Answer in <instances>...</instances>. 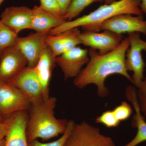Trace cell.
<instances>
[{"label": "cell", "mask_w": 146, "mask_h": 146, "mask_svg": "<svg viewBox=\"0 0 146 146\" xmlns=\"http://www.w3.org/2000/svg\"><path fill=\"white\" fill-rule=\"evenodd\" d=\"M140 7L142 12L146 15V0H141Z\"/></svg>", "instance_id": "28"}, {"label": "cell", "mask_w": 146, "mask_h": 146, "mask_svg": "<svg viewBox=\"0 0 146 146\" xmlns=\"http://www.w3.org/2000/svg\"><path fill=\"white\" fill-rule=\"evenodd\" d=\"M75 124L73 120L68 121L67 128L62 136L56 141L48 143H43L36 139L29 143V146H64L66 140L70 133L71 131Z\"/></svg>", "instance_id": "21"}, {"label": "cell", "mask_w": 146, "mask_h": 146, "mask_svg": "<svg viewBox=\"0 0 146 146\" xmlns=\"http://www.w3.org/2000/svg\"><path fill=\"white\" fill-rule=\"evenodd\" d=\"M3 117L0 114V122H2L4 121H5Z\"/></svg>", "instance_id": "31"}, {"label": "cell", "mask_w": 146, "mask_h": 146, "mask_svg": "<svg viewBox=\"0 0 146 146\" xmlns=\"http://www.w3.org/2000/svg\"><path fill=\"white\" fill-rule=\"evenodd\" d=\"M27 65L26 58L16 46L5 50L0 56V81L8 82Z\"/></svg>", "instance_id": "12"}, {"label": "cell", "mask_w": 146, "mask_h": 146, "mask_svg": "<svg viewBox=\"0 0 146 146\" xmlns=\"http://www.w3.org/2000/svg\"><path fill=\"white\" fill-rule=\"evenodd\" d=\"M112 111L117 119L120 122L127 119L132 113L131 106L125 102H122Z\"/></svg>", "instance_id": "23"}, {"label": "cell", "mask_w": 146, "mask_h": 146, "mask_svg": "<svg viewBox=\"0 0 146 146\" xmlns=\"http://www.w3.org/2000/svg\"><path fill=\"white\" fill-rule=\"evenodd\" d=\"M4 1V0H0V6H1L2 3Z\"/></svg>", "instance_id": "32"}, {"label": "cell", "mask_w": 146, "mask_h": 146, "mask_svg": "<svg viewBox=\"0 0 146 146\" xmlns=\"http://www.w3.org/2000/svg\"><path fill=\"white\" fill-rule=\"evenodd\" d=\"M89 59V51L77 46L56 57V62L63 71L66 80L78 75Z\"/></svg>", "instance_id": "11"}, {"label": "cell", "mask_w": 146, "mask_h": 146, "mask_svg": "<svg viewBox=\"0 0 146 146\" xmlns=\"http://www.w3.org/2000/svg\"><path fill=\"white\" fill-rule=\"evenodd\" d=\"M7 83L19 89L31 104H36L45 100L42 85L34 68L27 66Z\"/></svg>", "instance_id": "6"}, {"label": "cell", "mask_w": 146, "mask_h": 146, "mask_svg": "<svg viewBox=\"0 0 146 146\" xmlns=\"http://www.w3.org/2000/svg\"><path fill=\"white\" fill-rule=\"evenodd\" d=\"M18 37V34L0 21V52L14 46Z\"/></svg>", "instance_id": "20"}, {"label": "cell", "mask_w": 146, "mask_h": 146, "mask_svg": "<svg viewBox=\"0 0 146 146\" xmlns=\"http://www.w3.org/2000/svg\"><path fill=\"white\" fill-rule=\"evenodd\" d=\"M56 57L47 46L34 69L42 85L45 100L49 98V84Z\"/></svg>", "instance_id": "17"}, {"label": "cell", "mask_w": 146, "mask_h": 146, "mask_svg": "<svg viewBox=\"0 0 146 146\" xmlns=\"http://www.w3.org/2000/svg\"><path fill=\"white\" fill-rule=\"evenodd\" d=\"M32 9L26 6L7 7L1 14L0 21L18 35L25 29H31Z\"/></svg>", "instance_id": "14"}, {"label": "cell", "mask_w": 146, "mask_h": 146, "mask_svg": "<svg viewBox=\"0 0 146 146\" xmlns=\"http://www.w3.org/2000/svg\"><path fill=\"white\" fill-rule=\"evenodd\" d=\"M125 95L135 110L131 125L137 128V132L134 138L124 146H136L146 141V122L140 110L136 88L131 85L128 86L126 89Z\"/></svg>", "instance_id": "16"}, {"label": "cell", "mask_w": 146, "mask_h": 146, "mask_svg": "<svg viewBox=\"0 0 146 146\" xmlns=\"http://www.w3.org/2000/svg\"><path fill=\"white\" fill-rule=\"evenodd\" d=\"M141 0H119L100 6L91 13L66 21L59 26L50 31L48 34L55 35L70 29L82 28L84 31L100 32L103 23L114 16L129 14L140 16L143 13L140 8Z\"/></svg>", "instance_id": "2"}, {"label": "cell", "mask_w": 146, "mask_h": 146, "mask_svg": "<svg viewBox=\"0 0 146 146\" xmlns=\"http://www.w3.org/2000/svg\"><path fill=\"white\" fill-rule=\"evenodd\" d=\"M104 2V0H72L65 15L63 17L65 21H71L78 16L82 11L95 3Z\"/></svg>", "instance_id": "19"}, {"label": "cell", "mask_w": 146, "mask_h": 146, "mask_svg": "<svg viewBox=\"0 0 146 146\" xmlns=\"http://www.w3.org/2000/svg\"><path fill=\"white\" fill-rule=\"evenodd\" d=\"M30 105L27 97L19 89L7 82L0 81V114L3 117L28 110Z\"/></svg>", "instance_id": "7"}, {"label": "cell", "mask_w": 146, "mask_h": 146, "mask_svg": "<svg viewBox=\"0 0 146 146\" xmlns=\"http://www.w3.org/2000/svg\"><path fill=\"white\" fill-rule=\"evenodd\" d=\"M56 103L55 97H50L39 103L31 104L27 128L29 143L38 138L47 141L64 133L68 121L55 117Z\"/></svg>", "instance_id": "3"}, {"label": "cell", "mask_w": 146, "mask_h": 146, "mask_svg": "<svg viewBox=\"0 0 146 146\" xmlns=\"http://www.w3.org/2000/svg\"><path fill=\"white\" fill-rule=\"evenodd\" d=\"M78 28L70 29L55 35H48L47 45L55 57L70 50L81 44Z\"/></svg>", "instance_id": "15"}, {"label": "cell", "mask_w": 146, "mask_h": 146, "mask_svg": "<svg viewBox=\"0 0 146 146\" xmlns=\"http://www.w3.org/2000/svg\"><path fill=\"white\" fill-rule=\"evenodd\" d=\"M31 29L35 32L47 33L65 21L63 17L56 16L42 9L40 6L32 9Z\"/></svg>", "instance_id": "18"}, {"label": "cell", "mask_w": 146, "mask_h": 146, "mask_svg": "<svg viewBox=\"0 0 146 146\" xmlns=\"http://www.w3.org/2000/svg\"><path fill=\"white\" fill-rule=\"evenodd\" d=\"M116 0H104V2L105 4H108L115 1Z\"/></svg>", "instance_id": "29"}, {"label": "cell", "mask_w": 146, "mask_h": 146, "mask_svg": "<svg viewBox=\"0 0 146 146\" xmlns=\"http://www.w3.org/2000/svg\"><path fill=\"white\" fill-rule=\"evenodd\" d=\"M47 33L35 32L24 37H18L14 46L28 61L27 67L34 68L47 46Z\"/></svg>", "instance_id": "9"}, {"label": "cell", "mask_w": 146, "mask_h": 146, "mask_svg": "<svg viewBox=\"0 0 146 146\" xmlns=\"http://www.w3.org/2000/svg\"><path fill=\"white\" fill-rule=\"evenodd\" d=\"M9 123L7 119L0 122V140L5 138L8 133Z\"/></svg>", "instance_id": "27"}, {"label": "cell", "mask_w": 146, "mask_h": 146, "mask_svg": "<svg viewBox=\"0 0 146 146\" xmlns=\"http://www.w3.org/2000/svg\"><path fill=\"white\" fill-rule=\"evenodd\" d=\"M129 46L125 56L127 70L133 72L132 83L138 88L145 78L144 70L145 64L142 52H146V41L141 39L139 33H129Z\"/></svg>", "instance_id": "5"}, {"label": "cell", "mask_w": 146, "mask_h": 146, "mask_svg": "<svg viewBox=\"0 0 146 146\" xmlns=\"http://www.w3.org/2000/svg\"><path fill=\"white\" fill-rule=\"evenodd\" d=\"M28 110L16 112L6 119L9 123L5 146H29L27 136Z\"/></svg>", "instance_id": "13"}, {"label": "cell", "mask_w": 146, "mask_h": 146, "mask_svg": "<svg viewBox=\"0 0 146 146\" xmlns=\"http://www.w3.org/2000/svg\"><path fill=\"white\" fill-rule=\"evenodd\" d=\"M129 46V39L127 37L116 49L106 54H100L96 50L90 48L89 62L75 78L74 86L82 89L89 84H95L97 86L98 96L105 98L109 93L105 82L109 76L120 75L132 83V78L125 65L126 54Z\"/></svg>", "instance_id": "1"}, {"label": "cell", "mask_w": 146, "mask_h": 146, "mask_svg": "<svg viewBox=\"0 0 146 146\" xmlns=\"http://www.w3.org/2000/svg\"><path fill=\"white\" fill-rule=\"evenodd\" d=\"M81 44L104 54L116 49L123 41L122 35L104 30L102 32L84 31L79 35Z\"/></svg>", "instance_id": "8"}, {"label": "cell", "mask_w": 146, "mask_h": 146, "mask_svg": "<svg viewBox=\"0 0 146 146\" xmlns=\"http://www.w3.org/2000/svg\"><path fill=\"white\" fill-rule=\"evenodd\" d=\"M100 29L101 31H109L118 34L141 33L146 35V21L143 15L121 14L105 21Z\"/></svg>", "instance_id": "10"}, {"label": "cell", "mask_w": 146, "mask_h": 146, "mask_svg": "<svg viewBox=\"0 0 146 146\" xmlns=\"http://www.w3.org/2000/svg\"><path fill=\"white\" fill-rule=\"evenodd\" d=\"M5 138L3 139V140H0V146H5Z\"/></svg>", "instance_id": "30"}, {"label": "cell", "mask_w": 146, "mask_h": 146, "mask_svg": "<svg viewBox=\"0 0 146 146\" xmlns=\"http://www.w3.org/2000/svg\"><path fill=\"white\" fill-rule=\"evenodd\" d=\"M59 5L62 17L64 16L66 11L70 5L72 0H56Z\"/></svg>", "instance_id": "26"}, {"label": "cell", "mask_w": 146, "mask_h": 146, "mask_svg": "<svg viewBox=\"0 0 146 146\" xmlns=\"http://www.w3.org/2000/svg\"><path fill=\"white\" fill-rule=\"evenodd\" d=\"M96 123L102 124L108 128H113L117 127L121 122L117 119L112 110H108L97 117Z\"/></svg>", "instance_id": "22"}, {"label": "cell", "mask_w": 146, "mask_h": 146, "mask_svg": "<svg viewBox=\"0 0 146 146\" xmlns=\"http://www.w3.org/2000/svg\"><path fill=\"white\" fill-rule=\"evenodd\" d=\"M137 91L138 104L142 114L146 117V77L144 78Z\"/></svg>", "instance_id": "25"}, {"label": "cell", "mask_w": 146, "mask_h": 146, "mask_svg": "<svg viewBox=\"0 0 146 146\" xmlns=\"http://www.w3.org/2000/svg\"><path fill=\"white\" fill-rule=\"evenodd\" d=\"M40 7L49 13L62 17L59 5L56 0H39Z\"/></svg>", "instance_id": "24"}, {"label": "cell", "mask_w": 146, "mask_h": 146, "mask_svg": "<svg viewBox=\"0 0 146 146\" xmlns=\"http://www.w3.org/2000/svg\"><path fill=\"white\" fill-rule=\"evenodd\" d=\"M2 52H0V56H1V54Z\"/></svg>", "instance_id": "33"}, {"label": "cell", "mask_w": 146, "mask_h": 146, "mask_svg": "<svg viewBox=\"0 0 146 146\" xmlns=\"http://www.w3.org/2000/svg\"><path fill=\"white\" fill-rule=\"evenodd\" d=\"M64 146H116L109 136L102 134L98 127L85 121L76 124Z\"/></svg>", "instance_id": "4"}]
</instances>
